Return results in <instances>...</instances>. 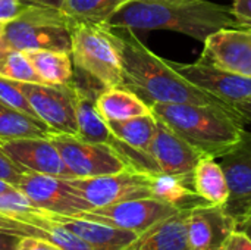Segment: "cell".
I'll use <instances>...</instances> for the list:
<instances>
[{
  "label": "cell",
  "instance_id": "obj_32",
  "mask_svg": "<svg viewBox=\"0 0 251 250\" xmlns=\"http://www.w3.org/2000/svg\"><path fill=\"white\" fill-rule=\"evenodd\" d=\"M224 250H251V237L240 230H235L228 239Z\"/></svg>",
  "mask_w": 251,
  "mask_h": 250
},
{
  "label": "cell",
  "instance_id": "obj_25",
  "mask_svg": "<svg viewBox=\"0 0 251 250\" xmlns=\"http://www.w3.org/2000/svg\"><path fill=\"white\" fill-rule=\"evenodd\" d=\"M129 0H65L62 10L75 24H106Z\"/></svg>",
  "mask_w": 251,
  "mask_h": 250
},
{
  "label": "cell",
  "instance_id": "obj_13",
  "mask_svg": "<svg viewBox=\"0 0 251 250\" xmlns=\"http://www.w3.org/2000/svg\"><path fill=\"white\" fill-rule=\"evenodd\" d=\"M171 62V60H169ZM191 84L234 108L251 97V78L222 71L201 59L193 63L171 62Z\"/></svg>",
  "mask_w": 251,
  "mask_h": 250
},
{
  "label": "cell",
  "instance_id": "obj_21",
  "mask_svg": "<svg viewBox=\"0 0 251 250\" xmlns=\"http://www.w3.org/2000/svg\"><path fill=\"white\" fill-rule=\"evenodd\" d=\"M151 197L174 205L179 209H190L200 203H206L197 196L193 189V180L171 175V174H151Z\"/></svg>",
  "mask_w": 251,
  "mask_h": 250
},
{
  "label": "cell",
  "instance_id": "obj_36",
  "mask_svg": "<svg viewBox=\"0 0 251 250\" xmlns=\"http://www.w3.org/2000/svg\"><path fill=\"white\" fill-rule=\"evenodd\" d=\"M237 230L246 233L247 236H250L251 237V209L249 211V214H247L240 222H237Z\"/></svg>",
  "mask_w": 251,
  "mask_h": 250
},
{
  "label": "cell",
  "instance_id": "obj_19",
  "mask_svg": "<svg viewBox=\"0 0 251 250\" xmlns=\"http://www.w3.org/2000/svg\"><path fill=\"white\" fill-rule=\"evenodd\" d=\"M193 189L206 203L225 206L229 187L219 161L213 156H201L193 171Z\"/></svg>",
  "mask_w": 251,
  "mask_h": 250
},
{
  "label": "cell",
  "instance_id": "obj_7",
  "mask_svg": "<svg viewBox=\"0 0 251 250\" xmlns=\"http://www.w3.org/2000/svg\"><path fill=\"white\" fill-rule=\"evenodd\" d=\"M66 181L93 209L125 200L151 197V174L134 168L90 178H68Z\"/></svg>",
  "mask_w": 251,
  "mask_h": 250
},
{
  "label": "cell",
  "instance_id": "obj_26",
  "mask_svg": "<svg viewBox=\"0 0 251 250\" xmlns=\"http://www.w3.org/2000/svg\"><path fill=\"white\" fill-rule=\"evenodd\" d=\"M0 77L19 83L43 84V80L32 68L25 52H19V50H9L0 59Z\"/></svg>",
  "mask_w": 251,
  "mask_h": 250
},
{
  "label": "cell",
  "instance_id": "obj_39",
  "mask_svg": "<svg viewBox=\"0 0 251 250\" xmlns=\"http://www.w3.org/2000/svg\"><path fill=\"white\" fill-rule=\"evenodd\" d=\"M15 246V245H13ZM13 246H7V245H0V250H13Z\"/></svg>",
  "mask_w": 251,
  "mask_h": 250
},
{
  "label": "cell",
  "instance_id": "obj_31",
  "mask_svg": "<svg viewBox=\"0 0 251 250\" xmlns=\"http://www.w3.org/2000/svg\"><path fill=\"white\" fill-rule=\"evenodd\" d=\"M231 9L238 28L251 29V0H234Z\"/></svg>",
  "mask_w": 251,
  "mask_h": 250
},
{
  "label": "cell",
  "instance_id": "obj_8",
  "mask_svg": "<svg viewBox=\"0 0 251 250\" xmlns=\"http://www.w3.org/2000/svg\"><path fill=\"white\" fill-rule=\"evenodd\" d=\"M179 211H181L179 208L162 202L159 199L141 197V199L119 202L103 208H94L91 211L78 212L76 215L72 217L96 221L121 230H128L140 236L146 230L175 215Z\"/></svg>",
  "mask_w": 251,
  "mask_h": 250
},
{
  "label": "cell",
  "instance_id": "obj_23",
  "mask_svg": "<svg viewBox=\"0 0 251 250\" xmlns=\"http://www.w3.org/2000/svg\"><path fill=\"white\" fill-rule=\"evenodd\" d=\"M50 128L38 118L29 116L0 100V140L49 137Z\"/></svg>",
  "mask_w": 251,
  "mask_h": 250
},
{
  "label": "cell",
  "instance_id": "obj_18",
  "mask_svg": "<svg viewBox=\"0 0 251 250\" xmlns=\"http://www.w3.org/2000/svg\"><path fill=\"white\" fill-rule=\"evenodd\" d=\"M96 108L106 122L151 113L150 105L126 87L103 88L96 97Z\"/></svg>",
  "mask_w": 251,
  "mask_h": 250
},
{
  "label": "cell",
  "instance_id": "obj_4",
  "mask_svg": "<svg viewBox=\"0 0 251 250\" xmlns=\"http://www.w3.org/2000/svg\"><path fill=\"white\" fill-rule=\"evenodd\" d=\"M75 22L62 10L29 4L16 19L0 25L9 50H59L69 52Z\"/></svg>",
  "mask_w": 251,
  "mask_h": 250
},
{
  "label": "cell",
  "instance_id": "obj_2",
  "mask_svg": "<svg viewBox=\"0 0 251 250\" xmlns=\"http://www.w3.org/2000/svg\"><path fill=\"white\" fill-rule=\"evenodd\" d=\"M110 28L166 29L204 41L222 28H238L229 6L210 0H129L107 21Z\"/></svg>",
  "mask_w": 251,
  "mask_h": 250
},
{
  "label": "cell",
  "instance_id": "obj_9",
  "mask_svg": "<svg viewBox=\"0 0 251 250\" xmlns=\"http://www.w3.org/2000/svg\"><path fill=\"white\" fill-rule=\"evenodd\" d=\"M35 115L51 133L78 134L75 96L76 84H35L21 83Z\"/></svg>",
  "mask_w": 251,
  "mask_h": 250
},
{
  "label": "cell",
  "instance_id": "obj_17",
  "mask_svg": "<svg viewBox=\"0 0 251 250\" xmlns=\"http://www.w3.org/2000/svg\"><path fill=\"white\" fill-rule=\"evenodd\" d=\"M51 214V212H50ZM51 218L66 227L76 237L84 240L94 250H121L132 240L137 239L138 234L115 228L110 225H104L96 221L78 218V217H66L59 214H51Z\"/></svg>",
  "mask_w": 251,
  "mask_h": 250
},
{
  "label": "cell",
  "instance_id": "obj_3",
  "mask_svg": "<svg viewBox=\"0 0 251 250\" xmlns=\"http://www.w3.org/2000/svg\"><path fill=\"white\" fill-rule=\"evenodd\" d=\"M153 115L197 147L219 158L243 136L246 121L231 106L197 103H154Z\"/></svg>",
  "mask_w": 251,
  "mask_h": 250
},
{
  "label": "cell",
  "instance_id": "obj_38",
  "mask_svg": "<svg viewBox=\"0 0 251 250\" xmlns=\"http://www.w3.org/2000/svg\"><path fill=\"white\" fill-rule=\"evenodd\" d=\"M7 52H9V49L6 47V44H4V41H3V37H1V28H0V59H1Z\"/></svg>",
  "mask_w": 251,
  "mask_h": 250
},
{
  "label": "cell",
  "instance_id": "obj_27",
  "mask_svg": "<svg viewBox=\"0 0 251 250\" xmlns=\"http://www.w3.org/2000/svg\"><path fill=\"white\" fill-rule=\"evenodd\" d=\"M0 100L3 103L9 105L10 108H15L29 116L37 118L19 81H13V80L0 77Z\"/></svg>",
  "mask_w": 251,
  "mask_h": 250
},
{
  "label": "cell",
  "instance_id": "obj_28",
  "mask_svg": "<svg viewBox=\"0 0 251 250\" xmlns=\"http://www.w3.org/2000/svg\"><path fill=\"white\" fill-rule=\"evenodd\" d=\"M26 171L24 168H21L19 165H16L3 150V147L0 146V178L13 184L15 187H18L22 175Z\"/></svg>",
  "mask_w": 251,
  "mask_h": 250
},
{
  "label": "cell",
  "instance_id": "obj_5",
  "mask_svg": "<svg viewBox=\"0 0 251 250\" xmlns=\"http://www.w3.org/2000/svg\"><path fill=\"white\" fill-rule=\"evenodd\" d=\"M72 62L101 88L124 87L119 50L106 24H75L71 46Z\"/></svg>",
  "mask_w": 251,
  "mask_h": 250
},
{
  "label": "cell",
  "instance_id": "obj_35",
  "mask_svg": "<svg viewBox=\"0 0 251 250\" xmlns=\"http://www.w3.org/2000/svg\"><path fill=\"white\" fill-rule=\"evenodd\" d=\"M19 236L13 234L12 231L0 227V245H7V246H13L18 242Z\"/></svg>",
  "mask_w": 251,
  "mask_h": 250
},
{
  "label": "cell",
  "instance_id": "obj_33",
  "mask_svg": "<svg viewBox=\"0 0 251 250\" xmlns=\"http://www.w3.org/2000/svg\"><path fill=\"white\" fill-rule=\"evenodd\" d=\"M234 109L243 116L246 124H251V97L241 102V103H238V105H235Z\"/></svg>",
  "mask_w": 251,
  "mask_h": 250
},
{
  "label": "cell",
  "instance_id": "obj_16",
  "mask_svg": "<svg viewBox=\"0 0 251 250\" xmlns=\"http://www.w3.org/2000/svg\"><path fill=\"white\" fill-rule=\"evenodd\" d=\"M0 146L4 153L25 171L53 175L63 180L74 178L50 137L0 140Z\"/></svg>",
  "mask_w": 251,
  "mask_h": 250
},
{
  "label": "cell",
  "instance_id": "obj_34",
  "mask_svg": "<svg viewBox=\"0 0 251 250\" xmlns=\"http://www.w3.org/2000/svg\"><path fill=\"white\" fill-rule=\"evenodd\" d=\"M26 4H38V6H46V7H54V9H62L65 0H21Z\"/></svg>",
  "mask_w": 251,
  "mask_h": 250
},
{
  "label": "cell",
  "instance_id": "obj_22",
  "mask_svg": "<svg viewBox=\"0 0 251 250\" xmlns=\"http://www.w3.org/2000/svg\"><path fill=\"white\" fill-rule=\"evenodd\" d=\"M32 68L46 84H68L74 77V62L69 52L28 50L25 52Z\"/></svg>",
  "mask_w": 251,
  "mask_h": 250
},
{
  "label": "cell",
  "instance_id": "obj_29",
  "mask_svg": "<svg viewBox=\"0 0 251 250\" xmlns=\"http://www.w3.org/2000/svg\"><path fill=\"white\" fill-rule=\"evenodd\" d=\"M13 250H63L59 245L49 239L35 236H22L15 243Z\"/></svg>",
  "mask_w": 251,
  "mask_h": 250
},
{
  "label": "cell",
  "instance_id": "obj_15",
  "mask_svg": "<svg viewBox=\"0 0 251 250\" xmlns=\"http://www.w3.org/2000/svg\"><path fill=\"white\" fill-rule=\"evenodd\" d=\"M157 119V118H156ZM149 155L153 158L159 172L193 180V171L201 156L197 147L175 133L165 122L157 119L156 133L149 146Z\"/></svg>",
  "mask_w": 251,
  "mask_h": 250
},
{
  "label": "cell",
  "instance_id": "obj_30",
  "mask_svg": "<svg viewBox=\"0 0 251 250\" xmlns=\"http://www.w3.org/2000/svg\"><path fill=\"white\" fill-rule=\"evenodd\" d=\"M29 4L21 0H0V25L16 19Z\"/></svg>",
  "mask_w": 251,
  "mask_h": 250
},
{
  "label": "cell",
  "instance_id": "obj_6",
  "mask_svg": "<svg viewBox=\"0 0 251 250\" xmlns=\"http://www.w3.org/2000/svg\"><path fill=\"white\" fill-rule=\"evenodd\" d=\"M49 137L74 178L107 175L131 168L125 158L107 143L87 141L78 136L60 133H50Z\"/></svg>",
  "mask_w": 251,
  "mask_h": 250
},
{
  "label": "cell",
  "instance_id": "obj_37",
  "mask_svg": "<svg viewBox=\"0 0 251 250\" xmlns=\"http://www.w3.org/2000/svg\"><path fill=\"white\" fill-rule=\"evenodd\" d=\"M15 190H18V187H15L13 184H10V183L0 178V194L1 193H10V192H15Z\"/></svg>",
  "mask_w": 251,
  "mask_h": 250
},
{
  "label": "cell",
  "instance_id": "obj_11",
  "mask_svg": "<svg viewBox=\"0 0 251 250\" xmlns=\"http://www.w3.org/2000/svg\"><path fill=\"white\" fill-rule=\"evenodd\" d=\"M18 190L24 193L32 205L51 214L72 217L78 212L91 211L93 208L81 196H78L66 180L26 171Z\"/></svg>",
  "mask_w": 251,
  "mask_h": 250
},
{
  "label": "cell",
  "instance_id": "obj_10",
  "mask_svg": "<svg viewBox=\"0 0 251 250\" xmlns=\"http://www.w3.org/2000/svg\"><path fill=\"white\" fill-rule=\"evenodd\" d=\"M218 161L229 187L224 209L240 222L251 209V131L244 130L240 140Z\"/></svg>",
  "mask_w": 251,
  "mask_h": 250
},
{
  "label": "cell",
  "instance_id": "obj_12",
  "mask_svg": "<svg viewBox=\"0 0 251 250\" xmlns=\"http://www.w3.org/2000/svg\"><path fill=\"white\" fill-rule=\"evenodd\" d=\"M201 60L231 74L251 78V29L222 28L203 41Z\"/></svg>",
  "mask_w": 251,
  "mask_h": 250
},
{
  "label": "cell",
  "instance_id": "obj_24",
  "mask_svg": "<svg viewBox=\"0 0 251 250\" xmlns=\"http://www.w3.org/2000/svg\"><path fill=\"white\" fill-rule=\"evenodd\" d=\"M156 124L157 119L151 113L149 115H141L135 118H129L125 121H112L107 122L112 134L126 146L147 152L149 153V146L153 140V136L156 133Z\"/></svg>",
  "mask_w": 251,
  "mask_h": 250
},
{
  "label": "cell",
  "instance_id": "obj_14",
  "mask_svg": "<svg viewBox=\"0 0 251 250\" xmlns=\"http://www.w3.org/2000/svg\"><path fill=\"white\" fill-rule=\"evenodd\" d=\"M237 230V221L224 206L200 203L188 209L187 240L190 250H224Z\"/></svg>",
  "mask_w": 251,
  "mask_h": 250
},
{
  "label": "cell",
  "instance_id": "obj_1",
  "mask_svg": "<svg viewBox=\"0 0 251 250\" xmlns=\"http://www.w3.org/2000/svg\"><path fill=\"white\" fill-rule=\"evenodd\" d=\"M119 50L124 87L134 91L146 103H197L224 105L222 100L185 80L169 60L153 53L129 28H112Z\"/></svg>",
  "mask_w": 251,
  "mask_h": 250
},
{
  "label": "cell",
  "instance_id": "obj_20",
  "mask_svg": "<svg viewBox=\"0 0 251 250\" xmlns=\"http://www.w3.org/2000/svg\"><path fill=\"white\" fill-rule=\"evenodd\" d=\"M96 97L90 90H85L76 85L75 96V112H76V127L78 137L94 141V143H107L115 144L116 137L112 134L107 122L100 116L96 108Z\"/></svg>",
  "mask_w": 251,
  "mask_h": 250
}]
</instances>
